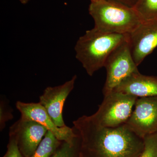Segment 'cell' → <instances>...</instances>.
Masks as SVG:
<instances>
[{"label": "cell", "mask_w": 157, "mask_h": 157, "mask_svg": "<svg viewBox=\"0 0 157 157\" xmlns=\"http://www.w3.org/2000/svg\"><path fill=\"white\" fill-rule=\"evenodd\" d=\"M144 147L138 157H157V132L144 138Z\"/></svg>", "instance_id": "9a60e30c"}, {"label": "cell", "mask_w": 157, "mask_h": 157, "mask_svg": "<svg viewBox=\"0 0 157 157\" xmlns=\"http://www.w3.org/2000/svg\"><path fill=\"white\" fill-rule=\"evenodd\" d=\"M126 125L143 138L157 132V96L137 98Z\"/></svg>", "instance_id": "8992f818"}, {"label": "cell", "mask_w": 157, "mask_h": 157, "mask_svg": "<svg viewBox=\"0 0 157 157\" xmlns=\"http://www.w3.org/2000/svg\"><path fill=\"white\" fill-rule=\"evenodd\" d=\"M134 8L142 21L157 19V0H138Z\"/></svg>", "instance_id": "4fadbf2b"}, {"label": "cell", "mask_w": 157, "mask_h": 157, "mask_svg": "<svg viewBox=\"0 0 157 157\" xmlns=\"http://www.w3.org/2000/svg\"><path fill=\"white\" fill-rule=\"evenodd\" d=\"M113 91L137 98L157 96V76L144 75L139 72L134 73L124 79Z\"/></svg>", "instance_id": "8fae6325"}, {"label": "cell", "mask_w": 157, "mask_h": 157, "mask_svg": "<svg viewBox=\"0 0 157 157\" xmlns=\"http://www.w3.org/2000/svg\"><path fill=\"white\" fill-rule=\"evenodd\" d=\"M128 34L106 33L94 29L79 37L75 46L76 59L90 76L104 67L113 50L128 38Z\"/></svg>", "instance_id": "7a4b0ae2"}, {"label": "cell", "mask_w": 157, "mask_h": 157, "mask_svg": "<svg viewBox=\"0 0 157 157\" xmlns=\"http://www.w3.org/2000/svg\"><path fill=\"white\" fill-rule=\"evenodd\" d=\"M13 109L6 101L1 98L0 102V130L2 131L6 126V123L13 119Z\"/></svg>", "instance_id": "2e32d148"}, {"label": "cell", "mask_w": 157, "mask_h": 157, "mask_svg": "<svg viewBox=\"0 0 157 157\" xmlns=\"http://www.w3.org/2000/svg\"><path fill=\"white\" fill-rule=\"evenodd\" d=\"M98 111L91 117L101 126L115 128L125 124L128 120L137 97L113 91L104 96Z\"/></svg>", "instance_id": "277c9868"}, {"label": "cell", "mask_w": 157, "mask_h": 157, "mask_svg": "<svg viewBox=\"0 0 157 157\" xmlns=\"http://www.w3.org/2000/svg\"><path fill=\"white\" fill-rule=\"evenodd\" d=\"M128 38V35L113 50L104 64L107 76L103 90L104 96L113 91L127 77L139 72L132 57Z\"/></svg>", "instance_id": "5b68a950"}, {"label": "cell", "mask_w": 157, "mask_h": 157, "mask_svg": "<svg viewBox=\"0 0 157 157\" xmlns=\"http://www.w3.org/2000/svg\"><path fill=\"white\" fill-rule=\"evenodd\" d=\"M9 136L7 151L3 157H24L18 149L15 138L13 135H9Z\"/></svg>", "instance_id": "e0dca14e"}, {"label": "cell", "mask_w": 157, "mask_h": 157, "mask_svg": "<svg viewBox=\"0 0 157 157\" xmlns=\"http://www.w3.org/2000/svg\"><path fill=\"white\" fill-rule=\"evenodd\" d=\"M80 138L81 157H138L144 147L143 138L126 124L117 128L101 126L90 116L73 122Z\"/></svg>", "instance_id": "6da1fadb"}, {"label": "cell", "mask_w": 157, "mask_h": 157, "mask_svg": "<svg viewBox=\"0 0 157 157\" xmlns=\"http://www.w3.org/2000/svg\"><path fill=\"white\" fill-rule=\"evenodd\" d=\"M76 78L75 75L63 84L46 87L39 97V103L59 128L67 126L63 118V108L67 98L74 88Z\"/></svg>", "instance_id": "30bf717a"}, {"label": "cell", "mask_w": 157, "mask_h": 157, "mask_svg": "<svg viewBox=\"0 0 157 157\" xmlns=\"http://www.w3.org/2000/svg\"><path fill=\"white\" fill-rule=\"evenodd\" d=\"M112 1L118 2L129 7L134 8L138 0H112Z\"/></svg>", "instance_id": "ac0fdd59"}, {"label": "cell", "mask_w": 157, "mask_h": 157, "mask_svg": "<svg viewBox=\"0 0 157 157\" xmlns=\"http://www.w3.org/2000/svg\"><path fill=\"white\" fill-rule=\"evenodd\" d=\"M52 157H81L78 134L72 142L62 141Z\"/></svg>", "instance_id": "5bb4252c"}, {"label": "cell", "mask_w": 157, "mask_h": 157, "mask_svg": "<svg viewBox=\"0 0 157 157\" xmlns=\"http://www.w3.org/2000/svg\"><path fill=\"white\" fill-rule=\"evenodd\" d=\"M23 119L34 121L42 125L53 133L60 141L71 142L77 136L74 128L66 126L59 128L52 119L46 109L40 103H24L18 101L15 104Z\"/></svg>", "instance_id": "ba28073f"}, {"label": "cell", "mask_w": 157, "mask_h": 157, "mask_svg": "<svg viewBox=\"0 0 157 157\" xmlns=\"http://www.w3.org/2000/svg\"><path fill=\"white\" fill-rule=\"evenodd\" d=\"M62 141L48 131L41 143L30 157H52Z\"/></svg>", "instance_id": "7c38bea8"}, {"label": "cell", "mask_w": 157, "mask_h": 157, "mask_svg": "<svg viewBox=\"0 0 157 157\" xmlns=\"http://www.w3.org/2000/svg\"><path fill=\"white\" fill-rule=\"evenodd\" d=\"M20 2L23 4H26L29 2L30 0H19Z\"/></svg>", "instance_id": "d6986e66"}, {"label": "cell", "mask_w": 157, "mask_h": 157, "mask_svg": "<svg viewBox=\"0 0 157 157\" xmlns=\"http://www.w3.org/2000/svg\"><path fill=\"white\" fill-rule=\"evenodd\" d=\"M47 132L48 130L40 124L20 118L10 127L9 135H13L16 139L23 156L30 157Z\"/></svg>", "instance_id": "9c48e42d"}, {"label": "cell", "mask_w": 157, "mask_h": 157, "mask_svg": "<svg viewBox=\"0 0 157 157\" xmlns=\"http://www.w3.org/2000/svg\"><path fill=\"white\" fill-rule=\"evenodd\" d=\"M128 40L132 57L138 67L157 46V19L142 21L128 34Z\"/></svg>", "instance_id": "52a82bcc"}, {"label": "cell", "mask_w": 157, "mask_h": 157, "mask_svg": "<svg viewBox=\"0 0 157 157\" xmlns=\"http://www.w3.org/2000/svg\"><path fill=\"white\" fill-rule=\"evenodd\" d=\"M89 12L94 28L106 33L129 34L143 21L134 8L112 0L91 2Z\"/></svg>", "instance_id": "3957f363"}, {"label": "cell", "mask_w": 157, "mask_h": 157, "mask_svg": "<svg viewBox=\"0 0 157 157\" xmlns=\"http://www.w3.org/2000/svg\"><path fill=\"white\" fill-rule=\"evenodd\" d=\"M98 1V0H90L91 2H95V1Z\"/></svg>", "instance_id": "ffe728a7"}]
</instances>
